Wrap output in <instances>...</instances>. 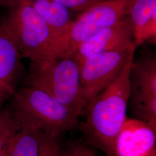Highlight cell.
<instances>
[{
	"mask_svg": "<svg viewBox=\"0 0 156 156\" xmlns=\"http://www.w3.org/2000/svg\"><path fill=\"white\" fill-rule=\"evenodd\" d=\"M136 47L131 49L122 69L87 107L80 124L85 139L106 156H115V144L127 119L129 74Z\"/></svg>",
	"mask_w": 156,
	"mask_h": 156,
	"instance_id": "obj_1",
	"label": "cell"
},
{
	"mask_svg": "<svg viewBox=\"0 0 156 156\" xmlns=\"http://www.w3.org/2000/svg\"><path fill=\"white\" fill-rule=\"evenodd\" d=\"M30 60L27 86L47 93L80 117L85 106L78 62L69 57L42 56Z\"/></svg>",
	"mask_w": 156,
	"mask_h": 156,
	"instance_id": "obj_2",
	"label": "cell"
},
{
	"mask_svg": "<svg viewBox=\"0 0 156 156\" xmlns=\"http://www.w3.org/2000/svg\"><path fill=\"white\" fill-rule=\"evenodd\" d=\"M131 0L102 1L84 11L67 31L54 40L48 55L70 57L85 40L120 21L127 15Z\"/></svg>",
	"mask_w": 156,
	"mask_h": 156,
	"instance_id": "obj_3",
	"label": "cell"
},
{
	"mask_svg": "<svg viewBox=\"0 0 156 156\" xmlns=\"http://www.w3.org/2000/svg\"><path fill=\"white\" fill-rule=\"evenodd\" d=\"M12 97L13 111L30 117L46 133L59 135L78 125L79 117L41 90L27 86Z\"/></svg>",
	"mask_w": 156,
	"mask_h": 156,
	"instance_id": "obj_4",
	"label": "cell"
},
{
	"mask_svg": "<svg viewBox=\"0 0 156 156\" xmlns=\"http://www.w3.org/2000/svg\"><path fill=\"white\" fill-rule=\"evenodd\" d=\"M9 9L2 22L22 57L48 56L54 39L44 19L28 1Z\"/></svg>",
	"mask_w": 156,
	"mask_h": 156,
	"instance_id": "obj_5",
	"label": "cell"
},
{
	"mask_svg": "<svg viewBox=\"0 0 156 156\" xmlns=\"http://www.w3.org/2000/svg\"><path fill=\"white\" fill-rule=\"evenodd\" d=\"M134 46L123 51L97 53L78 63L85 111L95 97L116 78Z\"/></svg>",
	"mask_w": 156,
	"mask_h": 156,
	"instance_id": "obj_6",
	"label": "cell"
},
{
	"mask_svg": "<svg viewBox=\"0 0 156 156\" xmlns=\"http://www.w3.org/2000/svg\"><path fill=\"white\" fill-rule=\"evenodd\" d=\"M128 105L136 119L156 128V57L133 61L129 74Z\"/></svg>",
	"mask_w": 156,
	"mask_h": 156,
	"instance_id": "obj_7",
	"label": "cell"
},
{
	"mask_svg": "<svg viewBox=\"0 0 156 156\" xmlns=\"http://www.w3.org/2000/svg\"><path fill=\"white\" fill-rule=\"evenodd\" d=\"M134 45L133 28L129 17L123 18L78 45L73 55L78 63L97 53L127 50Z\"/></svg>",
	"mask_w": 156,
	"mask_h": 156,
	"instance_id": "obj_8",
	"label": "cell"
},
{
	"mask_svg": "<svg viewBox=\"0 0 156 156\" xmlns=\"http://www.w3.org/2000/svg\"><path fill=\"white\" fill-rule=\"evenodd\" d=\"M22 57L2 20H0V108L16 91L23 73Z\"/></svg>",
	"mask_w": 156,
	"mask_h": 156,
	"instance_id": "obj_9",
	"label": "cell"
},
{
	"mask_svg": "<svg viewBox=\"0 0 156 156\" xmlns=\"http://www.w3.org/2000/svg\"><path fill=\"white\" fill-rule=\"evenodd\" d=\"M156 128L136 119H127L115 144V156H146L156 147Z\"/></svg>",
	"mask_w": 156,
	"mask_h": 156,
	"instance_id": "obj_10",
	"label": "cell"
},
{
	"mask_svg": "<svg viewBox=\"0 0 156 156\" xmlns=\"http://www.w3.org/2000/svg\"><path fill=\"white\" fill-rule=\"evenodd\" d=\"M14 128L5 146L7 156H39L41 135L44 131L30 117L13 111Z\"/></svg>",
	"mask_w": 156,
	"mask_h": 156,
	"instance_id": "obj_11",
	"label": "cell"
},
{
	"mask_svg": "<svg viewBox=\"0 0 156 156\" xmlns=\"http://www.w3.org/2000/svg\"><path fill=\"white\" fill-rule=\"evenodd\" d=\"M128 14L136 47L150 40L156 42V0H134L131 4L130 1Z\"/></svg>",
	"mask_w": 156,
	"mask_h": 156,
	"instance_id": "obj_12",
	"label": "cell"
},
{
	"mask_svg": "<svg viewBox=\"0 0 156 156\" xmlns=\"http://www.w3.org/2000/svg\"><path fill=\"white\" fill-rule=\"evenodd\" d=\"M28 1L47 23L54 40L62 36L73 22L69 9L59 3L52 0Z\"/></svg>",
	"mask_w": 156,
	"mask_h": 156,
	"instance_id": "obj_13",
	"label": "cell"
},
{
	"mask_svg": "<svg viewBox=\"0 0 156 156\" xmlns=\"http://www.w3.org/2000/svg\"><path fill=\"white\" fill-rule=\"evenodd\" d=\"M59 135L43 131L41 135L39 156H60L62 149Z\"/></svg>",
	"mask_w": 156,
	"mask_h": 156,
	"instance_id": "obj_14",
	"label": "cell"
},
{
	"mask_svg": "<svg viewBox=\"0 0 156 156\" xmlns=\"http://www.w3.org/2000/svg\"><path fill=\"white\" fill-rule=\"evenodd\" d=\"M14 128L13 111L9 109L0 111V151L4 149Z\"/></svg>",
	"mask_w": 156,
	"mask_h": 156,
	"instance_id": "obj_15",
	"label": "cell"
},
{
	"mask_svg": "<svg viewBox=\"0 0 156 156\" xmlns=\"http://www.w3.org/2000/svg\"><path fill=\"white\" fill-rule=\"evenodd\" d=\"M60 4L67 9L85 11L91 6L103 0H52Z\"/></svg>",
	"mask_w": 156,
	"mask_h": 156,
	"instance_id": "obj_16",
	"label": "cell"
},
{
	"mask_svg": "<svg viewBox=\"0 0 156 156\" xmlns=\"http://www.w3.org/2000/svg\"><path fill=\"white\" fill-rule=\"evenodd\" d=\"M60 156H95L94 152L83 144L71 146L66 151L61 152Z\"/></svg>",
	"mask_w": 156,
	"mask_h": 156,
	"instance_id": "obj_17",
	"label": "cell"
},
{
	"mask_svg": "<svg viewBox=\"0 0 156 156\" xmlns=\"http://www.w3.org/2000/svg\"><path fill=\"white\" fill-rule=\"evenodd\" d=\"M28 0H0V7L12 8Z\"/></svg>",
	"mask_w": 156,
	"mask_h": 156,
	"instance_id": "obj_18",
	"label": "cell"
},
{
	"mask_svg": "<svg viewBox=\"0 0 156 156\" xmlns=\"http://www.w3.org/2000/svg\"><path fill=\"white\" fill-rule=\"evenodd\" d=\"M146 156H156V147L153 148V149L146 155Z\"/></svg>",
	"mask_w": 156,
	"mask_h": 156,
	"instance_id": "obj_19",
	"label": "cell"
},
{
	"mask_svg": "<svg viewBox=\"0 0 156 156\" xmlns=\"http://www.w3.org/2000/svg\"><path fill=\"white\" fill-rule=\"evenodd\" d=\"M0 156H7L5 147L4 149L0 151Z\"/></svg>",
	"mask_w": 156,
	"mask_h": 156,
	"instance_id": "obj_20",
	"label": "cell"
}]
</instances>
